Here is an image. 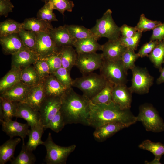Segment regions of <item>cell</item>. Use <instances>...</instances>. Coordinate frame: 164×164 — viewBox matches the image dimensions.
Listing matches in <instances>:
<instances>
[{"mask_svg": "<svg viewBox=\"0 0 164 164\" xmlns=\"http://www.w3.org/2000/svg\"><path fill=\"white\" fill-rule=\"evenodd\" d=\"M137 121L136 117L130 109H122L113 101L107 104L90 101L88 126L96 128L107 123L120 122L128 127Z\"/></svg>", "mask_w": 164, "mask_h": 164, "instance_id": "obj_1", "label": "cell"}, {"mask_svg": "<svg viewBox=\"0 0 164 164\" xmlns=\"http://www.w3.org/2000/svg\"><path fill=\"white\" fill-rule=\"evenodd\" d=\"M61 98L60 111L66 125L80 124L89 126V99L77 94L72 87L66 90Z\"/></svg>", "mask_w": 164, "mask_h": 164, "instance_id": "obj_2", "label": "cell"}, {"mask_svg": "<svg viewBox=\"0 0 164 164\" xmlns=\"http://www.w3.org/2000/svg\"><path fill=\"white\" fill-rule=\"evenodd\" d=\"M87 74L73 80L72 86L79 89L90 100L105 87L108 81L101 74Z\"/></svg>", "mask_w": 164, "mask_h": 164, "instance_id": "obj_3", "label": "cell"}, {"mask_svg": "<svg viewBox=\"0 0 164 164\" xmlns=\"http://www.w3.org/2000/svg\"><path fill=\"white\" fill-rule=\"evenodd\" d=\"M112 14L111 10L108 9L101 18L96 20L94 26L90 29L98 38L104 37L108 40H114L120 37V28L114 21Z\"/></svg>", "mask_w": 164, "mask_h": 164, "instance_id": "obj_4", "label": "cell"}, {"mask_svg": "<svg viewBox=\"0 0 164 164\" xmlns=\"http://www.w3.org/2000/svg\"><path fill=\"white\" fill-rule=\"evenodd\" d=\"M43 145L46 150L45 161L47 164H66L68 157L76 147L74 144L67 147L56 145L53 142L50 132Z\"/></svg>", "mask_w": 164, "mask_h": 164, "instance_id": "obj_5", "label": "cell"}, {"mask_svg": "<svg viewBox=\"0 0 164 164\" xmlns=\"http://www.w3.org/2000/svg\"><path fill=\"white\" fill-rule=\"evenodd\" d=\"M137 121L141 122L146 131L159 132L164 131V122L153 106L148 104L139 107Z\"/></svg>", "mask_w": 164, "mask_h": 164, "instance_id": "obj_6", "label": "cell"}, {"mask_svg": "<svg viewBox=\"0 0 164 164\" xmlns=\"http://www.w3.org/2000/svg\"><path fill=\"white\" fill-rule=\"evenodd\" d=\"M100 74L114 85L126 84L127 72L120 61L104 60L100 68Z\"/></svg>", "mask_w": 164, "mask_h": 164, "instance_id": "obj_7", "label": "cell"}, {"mask_svg": "<svg viewBox=\"0 0 164 164\" xmlns=\"http://www.w3.org/2000/svg\"><path fill=\"white\" fill-rule=\"evenodd\" d=\"M131 70L132 73L131 85L129 88L132 93L140 94L148 93L153 84L154 78L145 68L136 66Z\"/></svg>", "mask_w": 164, "mask_h": 164, "instance_id": "obj_8", "label": "cell"}, {"mask_svg": "<svg viewBox=\"0 0 164 164\" xmlns=\"http://www.w3.org/2000/svg\"><path fill=\"white\" fill-rule=\"evenodd\" d=\"M104 59L102 53L96 52L77 54L75 66L83 75L100 69Z\"/></svg>", "mask_w": 164, "mask_h": 164, "instance_id": "obj_9", "label": "cell"}, {"mask_svg": "<svg viewBox=\"0 0 164 164\" xmlns=\"http://www.w3.org/2000/svg\"><path fill=\"white\" fill-rule=\"evenodd\" d=\"M36 41L35 52L39 58H44L50 54L59 51L50 36L48 31L35 32Z\"/></svg>", "mask_w": 164, "mask_h": 164, "instance_id": "obj_10", "label": "cell"}, {"mask_svg": "<svg viewBox=\"0 0 164 164\" xmlns=\"http://www.w3.org/2000/svg\"><path fill=\"white\" fill-rule=\"evenodd\" d=\"M61 105V97L46 96L39 111L44 127L60 111Z\"/></svg>", "mask_w": 164, "mask_h": 164, "instance_id": "obj_11", "label": "cell"}, {"mask_svg": "<svg viewBox=\"0 0 164 164\" xmlns=\"http://www.w3.org/2000/svg\"><path fill=\"white\" fill-rule=\"evenodd\" d=\"M119 38L108 40L102 45V54L104 60L114 61L121 60L126 48L122 44Z\"/></svg>", "mask_w": 164, "mask_h": 164, "instance_id": "obj_12", "label": "cell"}, {"mask_svg": "<svg viewBox=\"0 0 164 164\" xmlns=\"http://www.w3.org/2000/svg\"><path fill=\"white\" fill-rule=\"evenodd\" d=\"M0 44L5 55H12L20 50H29L25 46L17 33L0 37Z\"/></svg>", "mask_w": 164, "mask_h": 164, "instance_id": "obj_13", "label": "cell"}, {"mask_svg": "<svg viewBox=\"0 0 164 164\" xmlns=\"http://www.w3.org/2000/svg\"><path fill=\"white\" fill-rule=\"evenodd\" d=\"M126 84L114 85L112 93V100L122 109H130L132 95Z\"/></svg>", "mask_w": 164, "mask_h": 164, "instance_id": "obj_14", "label": "cell"}, {"mask_svg": "<svg viewBox=\"0 0 164 164\" xmlns=\"http://www.w3.org/2000/svg\"><path fill=\"white\" fill-rule=\"evenodd\" d=\"M2 125V130L11 138L15 136H19L24 143V139L28 135L29 129V125L27 123H22L16 121L12 120L8 121H0Z\"/></svg>", "mask_w": 164, "mask_h": 164, "instance_id": "obj_15", "label": "cell"}, {"mask_svg": "<svg viewBox=\"0 0 164 164\" xmlns=\"http://www.w3.org/2000/svg\"><path fill=\"white\" fill-rule=\"evenodd\" d=\"M15 117L26 120L31 128L34 127L41 121L39 112L25 102H17Z\"/></svg>", "mask_w": 164, "mask_h": 164, "instance_id": "obj_16", "label": "cell"}, {"mask_svg": "<svg viewBox=\"0 0 164 164\" xmlns=\"http://www.w3.org/2000/svg\"><path fill=\"white\" fill-rule=\"evenodd\" d=\"M31 87L21 81L0 94V97L15 102H24Z\"/></svg>", "mask_w": 164, "mask_h": 164, "instance_id": "obj_17", "label": "cell"}, {"mask_svg": "<svg viewBox=\"0 0 164 164\" xmlns=\"http://www.w3.org/2000/svg\"><path fill=\"white\" fill-rule=\"evenodd\" d=\"M38 58L33 51L30 50H20L12 55L11 67L22 69L33 65Z\"/></svg>", "mask_w": 164, "mask_h": 164, "instance_id": "obj_18", "label": "cell"}, {"mask_svg": "<svg viewBox=\"0 0 164 164\" xmlns=\"http://www.w3.org/2000/svg\"><path fill=\"white\" fill-rule=\"evenodd\" d=\"M46 96L43 80L38 84L31 87L24 102L39 111Z\"/></svg>", "mask_w": 164, "mask_h": 164, "instance_id": "obj_19", "label": "cell"}, {"mask_svg": "<svg viewBox=\"0 0 164 164\" xmlns=\"http://www.w3.org/2000/svg\"><path fill=\"white\" fill-rule=\"evenodd\" d=\"M126 127L125 125L120 122L108 123L95 128L93 135L96 140L102 142Z\"/></svg>", "mask_w": 164, "mask_h": 164, "instance_id": "obj_20", "label": "cell"}, {"mask_svg": "<svg viewBox=\"0 0 164 164\" xmlns=\"http://www.w3.org/2000/svg\"><path fill=\"white\" fill-rule=\"evenodd\" d=\"M49 33L56 46L59 48L71 46L75 39L67 29L64 26H60L48 30Z\"/></svg>", "mask_w": 164, "mask_h": 164, "instance_id": "obj_21", "label": "cell"}, {"mask_svg": "<svg viewBox=\"0 0 164 164\" xmlns=\"http://www.w3.org/2000/svg\"><path fill=\"white\" fill-rule=\"evenodd\" d=\"M43 80L46 96L61 97L67 89L52 74Z\"/></svg>", "mask_w": 164, "mask_h": 164, "instance_id": "obj_22", "label": "cell"}, {"mask_svg": "<svg viewBox=\"0 0 164 164\" xmlns=\"http://www.w3.org/2000/svg\"><path fill=\"white\" fill-rule=\"evenodd\" d=\"M97 39L89 38L80 39H75L73 46L77 54L96 52L102 50V46L97 42Z\"/></svg>", "mask_w": 164, "mask_h": 164, "instance_id": "obj_23", "label": "cell"}, {"mask_svg": "<svg viewBox=\"0 0 164 164\" xmlns=\"http://www.w3.org/2000/svg\"><path fill=\"white\" fill-rule=\"evenodd\" d=\"M22 69L14 67L2 78L0 80V93L20 82Z\"/></svg>", "mask_w": 164, "mask_h": 164, "instance_id": "obj_24", "label": "cell"}, {"mask_svg": "<svg viewBox=\"0 0 164 164\" xmlns=\"http://www.w3.org/2000/svg\"><path fill=\"white\" fill-rule=\"evenodd\" d=\"M44 130V126L41 121L34 127L29 129L28 135L29 139L26 144L29 150L32 152L39 145H43L44 142L41 140V137Z\"/></svg>", "mask_w": 164, "mask_h": 164, "instance_id": "obj_25", "label": "cell"}, {"mask_svg": "<svg viewBox=\"0 0 164 164\" xmlns=\"http://www.w3.org/2000/svg\"><path fill=\"white\" fill-rule=\"evenodd\" d=\"M62 67L70 72L74 66H75L77 53L73 46H65L59 48Z\"/></svg>", "mask_w": 164, "mask_h": 164, "instance_id": "obj_26", "label": "cell"}, {"mask_svg": "<svg viewBox=\"0 0 164 164\" xmlns=\"http://www.w3.org/2000/svg\"><path fill=\"white\" fill-rule=\"evenodd\" d=\"M21 139L11 138L0 146V164H5L14 158V152L17 145L19 143Z\"/></svg>", "mask_w": 164, "mask_h": 164, "instance_id": "obj_27", "label": "cell"}, {"mask_svg": "<svg viewBox=\"0 0 164 164\" xmlns=\"http://www.w3.org/2000/svg\"><path fill=\"white\" fill-rule=\"evenodd\" d=\"M22 24L23 29L34 32L47 31L53 28L51 22L37 18L25 19Z\"/></svg>", "mask_w": 164, "mask_h": 164, "instance_id": "obj_28", "label": "cell"}, {"mask_svg": "<svg viewBox=\"0 0 164 164\" xmlns=\"http://www.w3.org/2000/svg\"><path fill=\"white\" fill-rule=\"evenodd\" d=\"M17 102L0 97V120L8 121L15 117Z\"/></svg>", "mask_w": 164, "mask_h": 164, "instance_id": "obj_29", "label": "cell"}, {"mask_svg": "<svg viewBox=\"0 0 164 164\" xmlns=\"http://www.w3.org/2000/svg\"><path fill=\"white\" fill-rule=\"evenodd\" d=\"M41 80L33 66L22 69L21 81L26 85L31 87L38 84Z\"/></svg>", "mask_w": 164, "mask_h": 164, "instance_id": "obj_30", "label": "cell"}, {"mask_svg": "<svg viewBox=\"0 0 164 164\" xmlns=\"http://www.w3.org/2000/svg\"><path fill=\"white\" fill-rule=\"evenodd\" d=\"M64 26L74 39L93 38L98 40L99 38L92 32L90 29L87 28L83 26L74 24L65 25Z\"/></svg>", "mask_w": 164, "mask_h": 164, "instance_id": "obj_31", "label": "cell"}, {"mask_svg": "<svg viewBox=\"0 0 164 164\" xmlns=\"http://www.w3.org/2000/svg\"><path fill=\"white\" fill-rule=\"evenodd\" d=\"M23 29L22 23L9 19L0 23V37L18 34Z\"/></svg>", "mask_w": 164, "mask_h": 164, "instance_id": "obj_32", "label": "cell"}, {"mask_svg": "<svg viewBox=\"0 0 164 164\" xmlns=\"http://www.w3.org/2000/svg\"><path fill=\"white\" fill-rule=\"evenodd\" d=\"M114 84L108 81L105 87L90 100L93 104H108L112 101V93Z\"/></svg>", "mask_w": 164, "mask_h": 164, "instance_id": "obj_33", "label": "cell"}, {"mask_svg": "<svg viewBox=\"0 0 164 164\" xmlns=\"http://www.w3.org/2000/svg\"><path fill=\"white\" fill-rule=\"evenodd\" d=\"M155 67L160 71L162 65L164 63V40L158 44L147 56Z\"/></svg>", "mask_w": 164, "mask_h": 164, "instance_id": "obj_34", "label": "cell"}, {"mask_svg": "<svg viewBox=\"0 0 164 164\" xmlns=\"http://www.w3.org/2000/svg\"><path fill=\"white\" fill-rule=\"evenodd\" d=\"M138 147L141 149L150 152L155 156V159L159 160L164 155V144L160 142H154L147 139L143 141Z\"/></svg>", "mask_w": 164, "mask_h": 164, "instance_id": "obj_35", "label": "cell"}, {"mask_svg": "<svg viewBox=\"0 0 164 164\" xmlns=\"http://www.w3.org/2000/svg\"><path fill=\"white\" fill-rule=\"evenodd\" d=\"M32 151L29 150L25 143H23L21 151L19 155L11 161V164H33L36 158Z\"/></svg>", "mask_w": 164, "mask_h": 164, "instance_id": "obj_36", "label": "cell"}, {"mask_svg": "<svg viewBox=\"0 0 164 164\" xmlns=\"http://www.w3.org/2000/svg\"><path fill=\"white\" fill-rule=\"evenodd\" d=\"M53 10L52 3L49 1L45 3L43 6L38 11L37 18L50 22L58 21L55 15L53 12Z\"/></svg>", "mask_w": 164, "mask_h": 164, "instance_id": "obj_37", "label": "cell"}, {"mask_svg": "<svg viewBox=\"0 0 164 164\" xmlns=\"http://www.w3.org/2000/svg\"><path fill=\"white\" fill-rule=\"evenodd\" d=\"M18 34L25 46L35 51L36 41L35 32L22 29Z\"/></svg>", "mask_w": 164, "mask_h": 164, "instance_id": "obj_38", "label": "cell"}, {"mask_svg": "<svg viewBox=\"0 0 164 164\" xmlns=\"http://www.w3.org/2000/svg\"><path fill=\"white\" fill-rule=\"evenodd\" d=\"M139 57L138 53H136L135 50L126 48L120 61L127 72L128 69H131L135 66V63Z\"/></svg>", "mask_w": 164, "mask_h": 164, "instance_id": "obj_39", "label": "cell"}, {"mask_svg": "<svg viewBox=\"0 0 164 164\" xmlns=\"http://www.w3.org/2000/svg\"><path fill=\"white\" fill-rule=\"evenodd\" d=\"M162 22L160 21H153L147 18L144 14L140 16L139 21L135 27L137 30L143 32L153 30Z\"/></svg>", "mask_w": 164, "mask_h": 164, "instance_id": "obj_40", "label": "cell"}, {"mask_svg": "<svg viewBox=\"0 0 164 164\" xmlns=\"http://www.w3.org/2000/svg\"><path fill=\"white\" fill-rule=\"evenodd\" d=\"M51 74L67 88L72 87L73 80L70 76V72L67 69L62 67Z\"/></svg>", "mask_w": 164, "mask_h": 164, "instance_id": "obj_41", "label": "cell"}, {"mask_svg": "<svg viewBox=\"0 0 164 164\" xmlns=\"http://www.w3.org/2000/svg\"><path fill=\"white\" fill-rule=\"evenodd\" d=\"M66 125L63 118L59 111L55 116L44 127V129L50 128L58 133L61 131Z\"/></svg>", "mask_w": 164, "mask_h": 164, "instance_id": "obj_42", "label": "cell"}, {"mask_svg": "<svg viewBox=\"0 0 164 164\" xmlns=\"http://www.w3.org/2000/svg\"><path fill=\"white\" fill-rule=\"evenodd\" d=\"M142 33L137 31L135 35L132 37H125L121 36L119 39L122 44L125 47L135 51L137 49Z\"/></svg>", "mask_w": 164, "mask_h": 164, "instance_id": "obj_43", "label": "cell"}, {"mask_svg": "<svg viewBox=\"0 0 164 164\" xmlns=\"http://www.w3.org/2000/svg\"><path fill=\"white\" fill-rule=\"evenodd\" d=\"M49 67L50 74L62 67L61 56L59 50L44 58Z\"/></svg>", "mask_w": 164, "mask_h": 164, "instance_id": "obj_44", "label": "cell"}, {"mask_svg": "<svg viewBox=\"0 0 164 164\" xmlns=\"http://www.w3.org/2000/svg\"><path fill=\"white\" fill-rule=\"evenodd\" d=\"M33 66L41 80L50 74L49 66L44 58H38Z\"/></svg>", "mask_w": 164, "mask_h": 164, "instance_id": "obj_45", "label": "cell"}, {"mask_svg": "<svg viewBox=\"0 0 164 164\" xmlns=\"http://www.w3.org/2000/svg\"><path fill=\"white\" fill-rule=\"evenodd\" d=\"M52 3L54 9L59 11L63 15L66 11L71 12L74 6L73 2L70 0H48Z\"/></svg>", "mask_w": 164, "mask_h": 164, "instance_id": "obj_46", "label": "cell"}, {"mask_svg": "<svg viewBox=\"0 0 164 164\" xmlns=\"http://www.w3.org/2000/svg\"><path fill=\"white\" fill-rule=\"evenodd\" d=\"M158 40L150 41L143 44L137 53L139 57L147 56L159 43Z\"/></svg>", "mask_w": 164, "mask_h": 164, "instance_id": "obj_47", "label": "cell"}, {"mask_svg": "<svg viewBox=\"0 0 164 164\" xmlns=\"http://www.w3.org/2000/svg\"><path fill=\"white\" fill-rule=\"evenodd\" d=\"M164 39V22L161 23L152 30L150 40L160 41Z\"/></svg>", "mask_w": 164, "mask_h": 164, "instance_id": "obj_48", "label": "cell"}, {"mask_svg": "<svg viewBox=\"0 0 164 164\" xmlns=\"http://www.w3.org/2000/svg\"><path fill=\"white\" fill-rule=\"evenodd\" d=\"M14 7L10 0H0V15L7 17Z\"/></svg>", "mask_w": 164, "mask_h": 164, "instance_id": "obj_49", "label": "cell"}, {"mask_svg": "<svg viewBox=\"0 0 164 164\" xmlns=\"http://www.w3.org/2000/svg\"><path fill=\"white\" fill-rule=\"evenodd\" d=\"M120 28L121 36L125 37H129L134 36L137 31L135 27L123 24Z\"/></svg>", "mask_w": 164, "mask_h": 164, "instance_id": "obj_50", "label": "cell"}, {"mask_svg": "<svg viewBox=\"0 0 164 164\" xmlns=\"http://www.w3.org/2000/svg\"><path fill=\"white\" fill-rule=\"evenodd\" d=\"M160 71V74L159 77L157 79L156 81L157 84H159L164 83V66Z\"/></svg>", "mask_w": 164, "mask_h": 164, "instance_id": "obj_51", "label": "cell"}, {"mask_svg": "<svg viewBox=\"0 0 164 164\" xmlns=\"http://www.w3.org/2000/svg\"><path fill=\"white\" fill-rule=\"evenodd\" d=\"M43 2H45V3L46 2L48 1V0H42Z\"/></svg>", "mask_w": 164, "mask_h": 164, "instance_id": "obj_52", "label": "cell"}, {"mask_svg": "<svg viewBox=\"0 0 164 164\" xmlns=\"http://www.w3.org/2000/svg\"><path fill=\"white\" fill-rule=\"evenodd\" d=\"M163 40H164V39Z\"/></svg>", "mask_w": 164, "mask_h": 164, "instance_id": "obj_53", "label": "cell"}]
</instances>
